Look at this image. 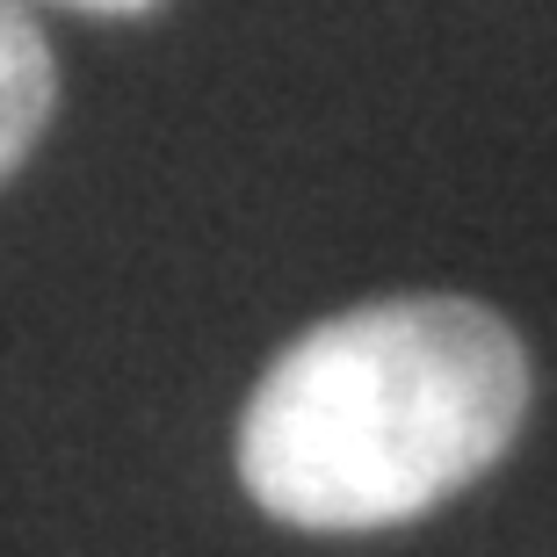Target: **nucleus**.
Returning <instances> with one entry per match:
<instances>
[{"label": "nucleus", "mask_w": 557, "mask_h": 557, "mask_svg": "<svg viewBox=\"0 0 557 557\" xmlns=\"http://www.w3.org/2000/svg\"><path fill=\"white\" fill-rule=\"evenodd\" d=\"M529 355L471 297H384L289 341L239 413V485L289 529H392L493 471Z\"/></svg>", "instance_id": "1"}, {"label": "nucleus", "mask_w": 557, "mask_h": 557, "mask_svg": "<svg viewBox=\"0 0 557 557\" xmlns=\"http://www.w3.org/2000/svg\"><path fill=\"white\" fill-rule=\"evenodd\" d=\"M59 102V73H51V44H44L29 0H0V182L29 160V145L51 124Z\"/></svg>", "instance_id": "2"}, {"label": "nucleus", "mask_w": 557, "mask_h": 557, "mask_svg": "<svg viewBox=\"0 0 557 557\" xmlns=\"http://www.w3.org/2000/svg\"><path fill=\"white\" fill-rule=\"evenodd\" d=\"M51 8H81V15H145L160 0H51Z\"/></svg>", "instance_id": "3"}]
</instances>
